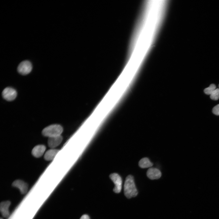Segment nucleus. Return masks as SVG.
I'll return each mask as SVG.
<instances>
[{"mask_svg": "<svg viewBox=\"0 0 219 219\" xmlns=\"http://www.w3.org/2000/svg\"><path fill=\"white\" fill-rule=\"evenodd\" d=\"M11 204L9 201H6L2 202L0 205V210L2 215L5 217H8L9 212V208Z\"/></svg>", "mask_w": 219, "mask_h": 219, "instance_id": "9d476101", "label": "nucleus"}, {"mask_svg": "<svg viewBox=\"0 0 219 219\" xmlns=\"http://www.w3.org/2000/svg\"><path fill=\"white\" fill-rule=\"evenodd\" d=\"M32 68L31 63L28 61H24L19 64L17 68V71L21 75H26L31 71Z\"/></svg>", "mask_w": 219, "mask_h": 219, "instance_id": "20e7f679", "label": "nucleus"}, {"mask_svg": "<svg viewBox=\"0 0 219 219\" xmlns=\"http://www.w3.org/2000/svg\"><path fill=\"white\" fill-rule=\"evenodd\" d=\"M147 175L148 177L151 179H158L161 177V173L158 169L151 168L148 170Z\"/></svg>", "mask_w": 219, "mask_h": 219, "instance_id": "6e6552de", "label": "nucleus"}, {"mask_svg": "<svg viewBox=\"0 0 219 219\" xmlns=\"http://www.w3.org/2000/svg\"><path fill=\"white\" fill-rule=\"evenodd\" d=\"M80 219H90L89 216L86 214L82 215Z\"/></svg>", "mask_w": 219, "mask_h": 219, "instance_id": "dca6fc26", "label": "nucleus"}, {"mask_svg": "<svg viewBox=\"0 0 219 219\" xmlns=\"http://www.w3.org/2000/svg\"><path fill=\"white\" fill-rule=\"evenodd\" d=\"M152 163L147 158H142L139 162V166L142 168L150 167L152 166Z\"/></svg>", "mask_w": 219, "mask_h": 219, "instance_id": "f8f14e48", "label": "nucleus"}, {"mask_svg": "<svg viewBox=\"0 0 219 219\" xmlns=\"http://www.w3.org/2000/svg\"><path fill=\"white\" fill-rule=\"evenodd\" d=\"M109 177L115 185L113 191L116 193H120L122 189L121 178L119 175L116 173L111 174L109 176Z\"/></svg>", "mask_w": 219, "mask_h": 219, "instance_id": "7ed1b4c3", "label": "nucleus"}, {"mask_svg": "<svg viewBox=\"0 0 219 219\" xmlns=\"http://www.w3.org/2000/svg\"><path fill=\"white\" fill-rule=\"evenodd\" d=\"M2 219V218H1V219Z\"/></svg>", "mask_w": 219, "mask_h": 219, "instance_id": "f3484780", "label": "nucleus"}, {"mask_svg": "<svg viewBox=\"0 0 219 219\" xmlns=\"http://www.w3.org/2000/svg\"></svg>", "mask_w": 219, "mask_h": 219, "instance_id": "a211bd4d", "label": "nucleus"}, {"mask_svg": "<svg viewBox=\"0 0 219 219\" xmlns=\"http://www.w3.org/2000/svg\"><path fill=\"white\" fill-rule=\"evenodd\" d=\"M12 185L18 188L22 194L26 193L28 189V185L23 181L20 180H17L12 183Z\"/></svg>", "mask_w": 219, "mask_h": 219, "instance_id": "423d86ee", "label": "nucleus"}, {"mask_svg": "<svg viewBox=\"0 0 219 219\" xmlns=\"http://www.w3.org/2000/svg\"><path fill=\"white\" fill-rule=\"evenodd\" d=\"M17 92L15 89L11 87H6L2 91V96L6 100L12 101L17 96Z\"/></svg>", "mask_w": 219, "mask_h": 219, "instance_id": "39448f33", "label": "nucleus"}, {"mask_svg": "<svg viewBox=\"0 0 219 219\" xmlns=\"http://www.w3.org/2000/svg\"><path fill=\"white\" fill-rule=\"evenodd\" d=\"M213 113L215 115H219V104L214 106L212 110Z\"/></svg>", "mask_w": 219, "mask_h": 219, "instance_id": "2eb2a0df", "label": "nucleus"}, {"mask_svg": "<svg viewBox=\"0 0 219 219\" xmlns=\"http://www.w3.org/2000/svg\"><path fill=\"white\" fill-rule=\"evenodd\" d=\"M216 86L213 84H210L209 87L207 88L204 90L205 94L207 95H210L216 89Z\"/></svg>", "mask_w": 219, "mask_h": 219, "instance_id": "ddd939ff", "label": "nucleus"}, {"mask_svg": "<svg viewBox=\"0 0 219 219\" xmlns=\"http://www.w3.org/2000/svg\"><path fill=\"white\" fill-rule=\"evenodd\" d=\"M59 151L57 149H52L47 151L44 155V158L47 161L52 160Z\"/></svg>", "mask_w": 219, "mask_h": 219, "instance_id": "9b49d317", "label": "nucleus"}, {"mask_svg": "<svg viewBox=\"0 0 219 219\" xmlns=\"http://www.w3.org/2000/svg\"><path fill=\"white\" fill-rule=\"evenodd\" d=\"M63 131L62 127L60 125L53 124L43 129L42 134L48 137L61 135Z\"/></svg>", "mask_w": 219, "mask_h": 219, "instance_id": "f03ea898", "label": "nucleus"}, {"mask_svg": "<svg viewBox=\"0 0 219 219\" xmlns=\"http://www.w3.org/2000/svg\"><path fill=\"white\" fill-rule=\"evenodd\" d=\"M210 97L212 100H218L219 98V89H216L210 95Z\"/></svg>", "mask_w": 219, "mask_h": 219, "instance_id": "4468645a", "label": "nucleus"}, {"mask_svg": "<svg viewBox=\"0 0 219 219\" xmlns=\"http://www.w3.org/2000/svg\"><path fill=\"white\" fill-rule=\"evenodd\" d=\"M124 193L125 196L130 199L136 196L138 191L134 183L133 177L131 175L126 178L124 185Z\"/></svg>", "mask_w": 219, "mask_h": 219, "instance_id": "f257e3e1", "label": "nucleus"}, {"mask_svg": "<svg viewBox=\"0 0 219 219\" xmlns=\"http://www.w3.org/2000/svg\"><path fill=\"white\" fill-rule=\"evenodd\" d=\"M62 139V137L61 135L49 137L47 141L48 146L52 148H55L61 144Z\"/></svg>", "mask_w": 219, "mask_h": 219, "instance_id": "0eeeda50", "label": "nucleus"}, {"mask_svg": "<svg viewBox=\"0 0 219 219\" xmlns=\"http://www.w3.org/2000/svg\"><path fill=\"white\" fill-rule=\"evenodd\" d=\"M46 148L45 146L43 145H36L32 149V154L35 157H40L43 155Z\"/></svg>", "mask_w": 219, "mask_h": 219, "instance_id": "1a4fd4ad", "label": "nucleus"}]
</instances>
